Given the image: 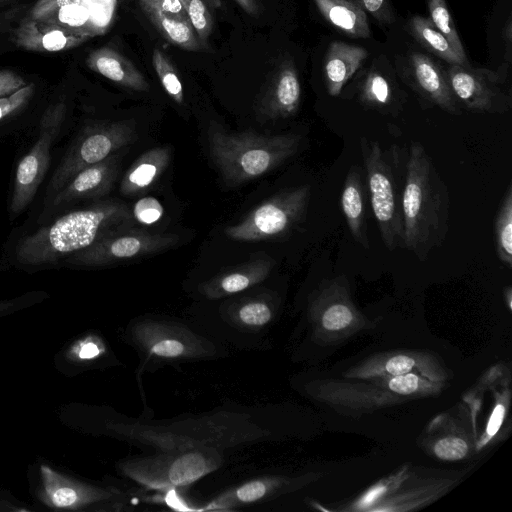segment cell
<instances>
[{"instance_id":"34","label":"cell","mask_w":512,"mask_h":512,"mask_svg":"<svg viewBox=\"0 0 512 512\" xmlns=\"http://www.w3.org/2000/svg\"><path fill=\"white\" fill-rule=\"evenodd\" d=\"M495 250L500 261L512 267V187L508 185L494 222Z\"/></svg>"},{"instance_id":"31","label":"cell","mask_w":512,"mask_h":512,"mask_svg":"<svg viewBox=\"0 0 512 512\" xmlns=\"http://www.w3.org/2000/svg\"><path fill=\"white\" fill-rule=\"evenodd\" d=\"M226 313L229 321L236 327L254 331L271 323L275 308L268 300L256 297L231 305Z\"/></svg>"},{"instance_id":"7","label":"cell","mask_w":512,"mask_h":512,"mask_svg":"<svg viewBox=\"0 0 512 512\" xmlns=\"http://www.w3.org/2000/svg\"><path fill=\"white\" fill-rule=\"evenodd\" d=\"M136 139L130 121L95 122L74 139L51 177L47 195L56 194L80 170L98 163Z\"/></svg>"},{"instance_id":"20","label":"cell","mask_w":512,"mask_h":512,"mask_svg":"<svg viewBox=\"0 0 512 512\" xmlns=\"http://www.w3.org/2000/svg\"><path fill=\"white\" fill-rule=\"evenodd\" d=\"M301 85L294 65L283 62L271 78L261 101V112L266 118L278 119L294 115L300 105Z\"/></svg>"},{"instance_id":"45","label":"cell","mask_w":512,"mask_h":512,"mask_svg":"<svg viewBox=\"0 0 512 512\" xmlns=\"http://www.w3.org/2000/svg\"><path fill=\"white\" fill-rule=\"evenodd\" d=\"M246 13L256 15L258 13V5L256 0H234Z\"/></svg>"},{"instance_id":"8","label":"cell","mask_w":512,"mask_h":512,"mask_svg":"<svg viewBox=\"0 0 512 512\" xmlns=\"http://www.w3.org/2000/svg\"><path fill=\"white\" fill-rule=\"evenodd\" d=\"M311 188L282 191L253 209L240 223L225 228L236 241H260L288 235L305 218Z\"/></svg>"},{"instance_id":"37","label":"cell","mask_w":512,"mask_h":512,"mask_svg":"<svg viewBox=\"0 0 512 512\" xmlns=\"http://www.w3.org/2000/svg\"><path fill=\"white\" fill-rule=\"evenodd\" d=\"M450 481L449 479L444 480H438V481H431L428 482L425 485L414 487L413 489L407 491H404L400 495L392 498H388L386 500H383L381 505L385 504L387 507H384L383 510H387V508L393 504L394 506L391 507L389 510L396 511L397 507L402 504L404 507H402V511L407 510L408 504L412 505L411 509L415 508V495H417V500L419 505H423L425 503H430L435 498L439 497L441 494V490L447 489L449 487Z\"/></svg>"},{"instance_id":"21","label":"cell","mask_w":512,"mask_h":512,"mask_svg":"<svg viewBox=\"0 0 512 512\" xmlns=\"http://www.w3.org/2000/svg\"><path fill=\"white\" fill-rule=\"evenodd\" d=\"M294 482V479L284 476L252 479L220 494L204 510H227L265 502L290 491Z\"/></svg>"},{"instance_id":"12","label":"cell","mask_w":512,"mask_h":512,"mask_svg":"<svg viewBox=\"0 0 512 512\" xmlns=\"http://www.w3.org/2000/svg\"><path fill=\"white\" fill-rule=\"evenodd\" d=\"M40 476L39 498L52 508L83 510L99 505L106 510H122L125 504V494L119 490L70 478L47 465H41Z\"/></svg>"},{"instance_id":"9","label":"cell","mask_w":512,"mask_h":512,"mask_svg":"<svg viewBox=\"0 0 512 512\" xmlns=\"http://www.w3.org/2000/svg\"><path fill=\"white\" fill-rule=\"evenodd\" d=\"M129 337L138 351L154 360H196L217 353L211 341L183 324L168 320H140L129 328Z\"/></svg>"},{"instance_id":"30","label":"cell","mask_w":512,"mask_h":512,"mask_svg":"<svg viewBox=\"0 0 512 512\" xmlns=\"http://www.w3.org/2000/svg\"><path fill=\"white\" fill-rule=\"evenodd\" d=\"M378 386L411 400L439 394L446 382L430 380L417 373L386 376L370 379Z\"/></svg>"},{"instance_id":"10","label":"cell","mask_w":512,"mask_h":512,"mask_svg":"<svg viewBox=\"0 0 512 512\" xmlns=\"http://www.w3.org/2000/svg\"><path fill=\"white\" fill-rule=\"evenodd\" d=\"M65 112L62 102L47 107L40 121L37 141L17 166L10 207L15 216L27 208L43 181L49 168L51 146L59 135Z\"/></svg>"},{"instance_id":"28","label":"cell","mask_w":512,"mask_h":512,"mask_svg":"<svg viewBox=\"0 0 512 512\" xmlns=\"http://www.w3.org/2000/svg\"><path fill=\"white\" fill-rule=\"evenodd\" d=\"M432 427L439 430L427 438L426 447L436 458L443 461H458L472 452V436L456 424H440L436 418Z\"/></svg>"},{"instance_id":"46","label":"cell","mask_w":512,"mask_h":512,"mask_svg":"<svg viewBox=\"0 0 512 512\" xmlns=\"http://www.w3.org/2000/svg\"><path fill=\"white\" fill-rule=\"evenodd\" d=\"M504 299H505L509 309H511V300H512V290H511V287H507L504 290Z\"/></svg>"},{"instance_id":"38","label":"cell","mask_w":512,"mask_h":512,"mask_svg":"<svg viewBox=\"0 0 512 512\" xmlns=\"http://www.w3.org/2000/svg\"><path fill=\"white\" fill-rule=\"evenodd\" d=\"M152 65L166 93L176 103L183 104L184 93L181 80L170 59L159 48L153 50Z\"/></svg>"},{"instance_id":"26","label":"cell","mask_w":512,"mask_h":512,"mask_svg":"<svg viewBox=\"0 0 512 512\" xmlns=\"http://www.w3.org/2000/svg\"><path fill=\"white\" fill-rule=\"evenodd\" d=\"M170 158L169 146L155 147L143 153L123 176L120 192L130 197L147 190L167 168Z\"/></svg>"},{"instance_id":"36","label":"cell","mask_w":512,"mask_h":512,"mask_svg":"<svg viewBox=\"0 0 512 512\" xmlns=\"http://www.w3.org/2000/svg\"><path fill=\"white\" fill-rule=\"evenodd\" d=\"M428 11L434 27L444 35L458 56L469 63L445 0H428Z\"/></svg>"},{"instance_id":"43","label":"cell","mask_w":512,"mask_h":512,"mask_svg":"<svg viewBox=\"0 0 512 512\" xmlns=\"http://www.w3.org/2000/svg\"><path fill=\"white\" fill-rule=\"evenodd\" d=\"M26 81L12 70H0V97L10 95L25 86Z\"/></svg>"},{"instance_id":"27","label":"cell","mask_w":512,"mask_h":512,"mask_svg":"<svg viewBox=\"0 0 512 512\" xmlns=\"http://www.w3.org/2000/svg\"><path fill=\"white\" fill-rule=\"evenodd\" d=\"M322 16L342 33L353 38L371 35L367 13L349 0H313Z\"/></svg>"},{"instance_id":"2","label":"cell","mask_w":512,"mask_h":512,"mask_svg":"<svg viewBox=\"0 0 512 512\" xmlns=\"http://www.w3.org/2000/svg\"><path fill=\"white\" fill-rule=\"evenodd\" d=\"M132 218L128 207L115 200L70 211L21 239L16 260L22 265L56 263L126 227Z\"/></svg>"},{"instance_id":"16","label":"cell","mask_w":512,"mask_h":512,"mask_svg":"<svg viewBox=\"0 0 512 512\" xmlns=\"http://www.w3.org/2000/svg\"><path fill=\"white\" fill-rule=\"evenodd\" d=\"M405 75L409 85L423 99L450 114H461L460 104L449 86L445 71L429 56L419 52L411 53Z\"/></svg>"},{"instance_id":"42","label":"cell","mask_w":512,"mask_h":512,"mask_svg":"<svg viewBox=\"0 0 512 512\" xmlns=\"http://www.w3.org/2000/svg\"><path fill=\"white\" fill-rule=\"evenodd\" d=\"M370 13L380 24L390 25L394 16L388 0H349Z\"/></svg>"},{"instance_id":"17","label":"cell","mask_w":512,"mask_h":512,"mask_svg":"<svg viewBox=\"0 0 512 512\" xmlns=\"http://www.w3.org/2000/svg\"><path fill=\"white\" fill-rule=\"evenodd\" d=\"M140 6L159 33L171 44L199 51V41L180 0H139Z\"/></svg>"},{"instance_id":"13","label":"cell","mask_w":512,"mask_h":512,"mask_svg":"<svg viewBox=\"0 0 512 512\" xmlns=\"http://www.w3.org/2000/svg\"><path fill=\"white\" fill-rule=\"evenodd\" d=\"M449 86L467 110L503 113L510 109L511 98L502 89L498 73L469 66L450 64L445 71Z\"/></svg>"},{"instance_id":"15","label":"cell","mask_w":512,"mask_h":512,"mask_svg":"<svg viewBox=\"0 0 512 512\" xmlns=\"http://www.w3.org/2000/svg\"><path fill=\"white\" fill-rule=\"evenodd\" d=\"M307 391L318 401L334 407L365 412L411 400L378 386L370 379L368 383L315 381L307 386Z\"/></svg>"},{"instance_id":"25","label":"cell","mask_w":512,"mask_h":512,"mask_svg":"<svg viewBox=\"0 0 512 512\" xmlns=\"http://www.w3.org/2000/svg\"><path fill=\"white\" fill-rule=\"evenodd\" d=\"M368 52L361 46L332 42L324 61V76L329 95L338 96L344 85L361 67Z\"/></svg>"},{"instance_id":"39","label":"cell","mask_w":512,"mask_h":512,"mask_svg":"<svg viewBox=\"0 0 512 512\" xmlns=\"http://www.w3.org/2000/svg\"><path fill=\"white\" fill-rule=\"evenodd\" d=\"M164 208L160 201L152 196L140 198L133 206L132 217L138 222L150 225L160 220Z\"/></svg>"},{"instance_id":"11","label":"cell","mask_w":512,"mask_h":512,"mask_svg":"<svg viewBox=\"0 0 512 512\" xmlns=\"http://www.w3.org/2000/svg\"><path fill=\"white\" fill-rule=\"evenodd\" d=\"M177 242V235L152 234L124 227L68 256L65 262L77 266H103L165 251Z\"/></svg>"},{"instance_id":"44","label":"cell","mask_w":512,"mask_h":512,"mask_svg":"<svg viewBox=\"0 0 512 512\" xmlns=\"http://www.w3.org/2000/svg\"><path fill=\"white\" fill-rule=\"evenodd\" d=\"M26 301L25 297L11 299V300H2L0 301V316L15 311L24 306Z\"/></svg>"},{"instance_id":"47","label":"cell","mask_w":512,"mask_h":512,"mask_svg":"<svg viewBox=\"0 0 512 512\" xmlns=\"http://www.w3.org/2000/svg\"><path fill=\"white\" fill-rule=\"evenodd\" d=\"M11 1L12 0H0V6L5 5V4H7V3L11 2Z\"/></svg>"},{"instance_id":"32","label":"cell","mask_w":512,"mask_h":512,"mask_svg":"<svg viewBox=\"0 0 512 512\" xmlns=\"http://www.w3.org/2000/svg\"><path fill=\"white\" fill-rule=\"evenodd\" d=\"M84 13L80 0H38L29 16L35 20L75 29L85 19Z\"/></svg>"},{"instance_id":"6","label":"cell","mask_w":512,"mask_h":512,"mask_svg":"<svg viewBox=\"0 0 512 512\" xmlns=\"http://www.w3.org/2000/svg\"><path fill=\"white\" fill-rule=\"evenodd\" d=\"M308 316L315 341L341 342L372 326L355 306L344 276L324 281L309 301Z\"/></svg>"},{"instance_id":"40","label":"cell","mask_w":512,"mask_h":512,"mask_svg":"<svg viewBox=\"0 0 512 512\" xmlns=\"http://www.w3.org/2000/svg\"><path fill=\"white\" fill-rule=\"evenodd\" d=\"M33 83L26 84L14 93L0 97V120L22 109L34 94Z\"/></svg>"},{"instance_id":"23","label":"cell","mask_w":512,"mask_h":512,"mask_svg":"<svg viewBox=\"0 0 512 512\" xmlns=\"http://www.w3.org/2000/svg\"><path fill=\"white\" fill-rule=\"evenodd\" d=\"M86 64L92 71L122 87L140 92L149 90V83L136 66L110 47L92 51L86 59Z\"/></svg>"},{"instance_id":"29","label":"cell","mask_w":512,"mask_h":512,"mask_svg":"<svg viewBox=\"0 0 512 512\" xmlns=\"http://www.w3.org/2000/svg\"><path fill=\"white\" fill-rule=\"evenodd\" d=\"M410 32L426 50L449 64L469 66L453 49L448 40L432 24L429 18L413 16L409 21Z\"/></svg>"},{"instance_id":"18","label":"cell","mask_w":512,"mask_h":512,"mask_svg":"<svg viewBox=\"0 0 512 512\" xmlns=\"http://www.w3.org/2000/svg\"><path fill=\"white\" fill-rule=\"evenodd\" d=\"M120 167V155L111 154L102 161L90 165L76 173L52 199V206L98 198L109 193Z\"/></svg>"},{"instance_id":"5","label":"cell","mask_w":512,"mask_h":512,"mask_svg":"<svg viewBox=\"0 0 512 512\" xmlns=\"http://www.w3.org/2000/svg\"><path fill=\"white\" fill-rule=\"evenodd\" d=\"M220 455L204 448H178L169 453L132 458L121 463L124 475L152 489L187 486L216 470Z\"/></svg>"},{"instance_id":"22","label":"cell","mask_w":512,"mask_h":512,"mask_svg":"<svg viewBox=\"0 0 512 512\" xmlns=\"http://www.w3.org/2000/svg\"><path fill=\"white\" fill-rule=\"evenodd\" d=\"M273 264L267 257L249 261L204 282L199 290L208 299L237 294L265 280Z\"/></svg>"},{"instance_id":"35","label":"cell","mask_w":512,"mask_h":512,"mask_svg":"<svg viewBox=\"0 0 512 512\" xmlns=\"http://www.w3.org/2000/svg\"><path fill=\"white\" fill-rule=\"evenodd\" d=\"M184 6L190 23L204 45L213 29L214 11L220 7V0H180Z\"/></svg>"},{"instance_id":"4","label":"cell","mask_w":512,"mask_h":512,"mask_svg":"<svg viewBox=\"0 0 512 512\" xmlns=\"http://www.w3.org/2000/svg\"><path fill=\"white\" fill-rule=\"evenodd\" d=\"M369 201L384 245L405 248L402 193L405 170L396 148L384 150L378 141L361 139Z\"/></svg>"},{"instance_id":"3","label":"cell","mask_w":512,"mask_h":512,"mask_svg":"<svg viewBox=\"0 0 512 512\" xmlns=\"http://www.w3.org/2000/svg\"><path fill=\"white\" fill-rule=\"evenodd\" d=\"M208 143L212 160L226 184L240 185L273 170L299 149L301 136H265L253 131L228 133L211 125Z\"/></svg>"},{"instance_id":"19","label":"cell","mask_w":512,"mask_h":512,"mask_svg":"<svg viewBox=\"0 0 512 512\" xmlns=\"http://www.w3.org/2000/svg\"><path fill=\"white\" fill-rule=\"evenodd\" d=\"M89 34L58 24L24 18L14 32L17 46L32 51L58 52L86 42Z\"/></svg>"},{"instance_id":"33","label":"cell","mask_w":512,"mask_h":512,"mask_svg":"<svg viewBox=\"0 0 512 512\" xmlns=\"http://www.w3.org/2000/svg\"><path fill=\"white\" fill-rule=\"evenodd\" d=\"M360 102L382 113L392 112L396 102L390 81L376 70L369 71L359 86Z\"/></svg>"},{"instance_id":"24","label":"cell","mask_w":512,"mask_h":512,"mask_svg":"<svg viewBox=\"0 0 512 512\" xmlns=\"http://www.w3.org/2000/svg\"><path fill=\"white\" fill-rule=\"evenodd\" d=\"M341 208L352 237L368 248L366 187L362 171L356 166L350 168L345 178Z\"/></svg>"},{"instance_id":"1","label":"cell","mask_w":512,"mask_h":512,"mask_svg":"<svg viewBox=\"0 0 512 512\" xmlns=\"http://www.w3.org/2000/svg\"><path fill=\"white\" fill-rule=\"evenodd\" d=\"M448 188L430 155L419 142H412L405 164L402 193L405 248L424 261L440 247L449 226Z\"/></svg>"},{"instance_id":"14","label":"cell","mask_w":512,"mask_h":512,"mask_svg":"<svg viewBox=\"0 0 512 512\" xmlns=\"http://www.w3.org/2000/svg\"><path fill=\"white\" fill-rule=\"evenodd\" d=\"M417 373L430 380L447 382L449 374L439 358L427 351L399 350L374 354L350 367L346 378L368 380Z\"/></svg>"},{"instance_id":"41","label":"cell","mask_w":512,"mask_h":512,"mask_svg":"<svg viewBox=\"0 0 512 512\" xmlns=\"http://www.w3.org/2000/svg\"><path fill=\"white\" fill-rule=\"evenodd\" d=\"M106 348L98 337L89 336L80 340L72 347V356L80 362H88L99 359Z\"/></svg>"}]
</instances>
